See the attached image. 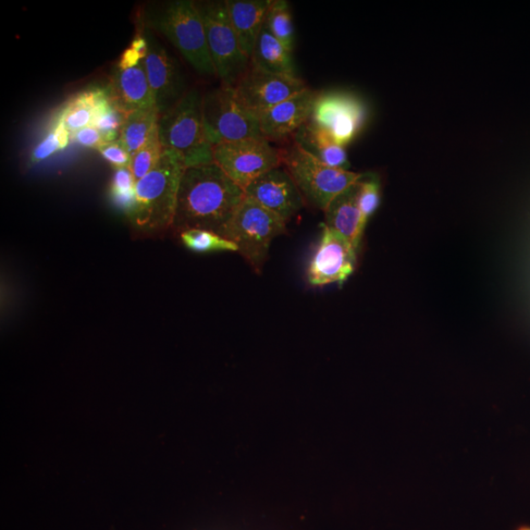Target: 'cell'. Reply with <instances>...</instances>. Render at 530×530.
Wrapping results in <instances>:
<instances>
[{"label": "cell", "instance_id": "52a82bcc", "mask_svg": "<svg viewBox=\"0 0 530 530\" xmlns=\"http://www.w3.org/2000/svg\"><path fill=\"white\" fill-rule=\"evenodd\" d=\"M204 23L209 55L221 85L235 87L251 67L234 31L227 2H195Z\"/></svg>", "mask_w": 530, "mask_h": 530}, {"label": "cell", "instance_id": "6da1fadb", "mask_svg": "<svg viewBox=\"0 0 530 530\" xmlns=\"http://www.w3.org/2000/svg\"><path fill=\"white\" fill-rule=\"evenodd\" d=\"M245 196V190L215 164L188 167L181 179L171 231L179 235L202 229L225 238Z\"/></svg>", "mask_w": 530, "mask_h": 530}, {"label": "cell", "instance_id": "7c38bea8", "mask_svg": "<svg viewBox=\"0 0 530 530\" xmlns=\"http://www.w3.org/2000/svg\"><path fill=\"white\" fill-rule=\"evenodd\" d=\"M357 251L335 230L323 226L317 248L307 267V281L312 286L342 285L353 274Z\"/></svg>", "mask_w": 530, "mask_h": 530}, {"label": "cell", "instance_id": "1f68e13d", "mask_svg": "<svg viewBox=\"0 0 530 530\" xmlns=\"http://www.w3.org/2000/svg\"><path fill=\"white\" fill-rule=\"evenodd\" d=\"M519 530H530V528H529V527H522V528H521V529H519Z\"/></svg>", "mask_w": 530, "mask_h": 530}, {"label": "cell", "instance_id": "4316f807", "mask_svg": "<svg viewBox=\"0 0 530 530\" xmlns=\"http://www.w3.org/2000/svg\"><path fill=\"white\" fill-rule=\"evenodd\" d=\"M70 141L71 133L67 130L64 121L57 116L53 129L34 147L30 163L35 165L45 162L56 153L65 150Z\"/></svg>", "mask_w": 530, "mask_h": 530}, {"label": "cell", "instance_id": "83f0119b", "mask_svg": "<svg viewBox=\"0 0 530 530\" xmlns=\"http://www.w3.org/2000/svg\"><path fill=\"white\" fill-rule=\"evenodd\" d=\"M164 151L165 147L159 141L157 129L149 142L132 156L130 169L135 181L141 180L155 168Z\"/></svg>", "mask_w": 530, "mask_h": 530}, {"label": "cell", "instance_id": "ffe728a7", "mask_svg": "<svg viewBox=\"0 0 530 530\" xmlns=\"http://www.w3.org/2000/svg\"><path fill=\"white\" fill-rule=\"evenodd\" d=\"M251 66L277 75L298 77L292 53L267 30L265 25L255 43Z\"/></svg>", "mask_w": 530, "mask_h": 530}, {"label": "cell", "instance_id": "8fae6325", "mask_svg": "<svg viewBox=\"0 0 530 530\" xmlns=\"http://www.w3.org/2000/svg\"><path fill=\"white\" fill-rule=\"evenodd\" d=\"M141 27L149 45L144 59L145 69L160 116L174 108L186 95L189 92L188 85L177 61L159 44L151 30L142 25Z\"/></svg>", "mask_w": 530, "mask_h": 530}, {"label": "cell", "instance_id": "603a6c76", "mask_svg": "<svg viewBox=\"0 0 530 530\" xmlns=\"http://www.w3.org/2000/svg\"><path fill=\"white\" fill-rule=\"evenodd\" d=\"M265 25L267 30L293 53L295 31L290 5L286 0H273Z\"/></svg>", "mask_w": 530, "mask_h": 530}, {"label": "cell", "instance_id": "f546056e", "mask_svg": "<svg viewBox=\"0 0 530 530\" xmlns=\"http://www.w3.org/2000/svg\"><path fill=\"white\" fill-rule=\"evenodd\" d=\"M107 163L115 168L130 167L132 156L120 140L105 143L97 150Z\"/></svg>", "mask_w": 530, "mask_h": 530}, {"label": "cell", "instance_id": "d4e9b609", "mask_svg": "<svg viewBox=\"0 0 530 530\" xmlns=\"http://www.w3.org/2000/svg\"><path fill=\"white\" fill-rule=\"evenodd\" d=\"M179 238L188 250L195 253L238 252L235 244L212 231L190 229L181 232Z\"/></svg>", "mask_w": 530, "mask_h": 530}, {"label": "cell", "instance_id": "d6986e66", "mask_svg": "<svg viewBox=\"0 0 530 530\" xmlns=\"http://www.w3.org/2000/svg\"><path fill=\"white\" fill-rule=\"evenodd\" d=\"M294 142L323 164L349 170L350 163L345 147L332 141L327 135L307 121L294 135Z\"/></svg>", "mask_w": 530, "mask_h": 530}, {"label": "cell", "instance_id": "5b68a950", "mask_svg": "<svg viewBox=\"0 0 530 530\" xmlns=\"http://www.w3.org/2000/svg\"><path fill=\"white\" fill-rule=\"evenodd\" d=\"M281 159L282 166L297 185L305 202L324 212L338 195L363 177L351 170L333 168L319 162L295 142L281 151Z\"/></svg>", "mask_w": 530, "mask_h": 530}, {"label": "cell", "instance_id": "7402d4cb", "mask_svg": "<svg viewBox=\"0 0 530 530\" xmlns=\"http://www.w3.org/2000/svg\"><path fill=\"white\" fill-rule=\"evenodd\" d=\"M101 89H92L78 94L60 110L57 115L64 121L67 130L72 134L94 125L98 96Z\"/></svg>", "mask_w": 530, "mask_h": 530}, {"label": "cell", "instance_id": "9a60e30c", "mask_svg": "<svg viewBox=\"0 0 530 530\" xmlns=\"http://www.w3.org/2000/svg\"><path fill=\"white\" fill-rule=\"evenodd\" d=\"M317 94L307 87L265 111L258 116L264 137L280 141L297 133L311 119Z\"/></svg>", "mask_w": 530, "mask_h": 530}, {"label": "cell", "instance_id": "484cf974", "mask_svg": "<svg viewBox=\"0 0 530 530\" xmlns=\"http://www.w3.org/2000/svg\"><path fill=\"white\" fill-rule=\"evenodd\" d=\"M135 179L130 167L115 168L110 195L115 205L129 217L135 205Z\"/></svg>", "mask_w": 530, "mask_h": 530}, {"label": "cell", "instance_id": "8992f818", "mask_svg": "<svg viewBox=\"0 0 530 530\" xmlns=\"http://www.w3.org/2000/svg\"><path fill=\"white\" fill-rule=\"evenodd\" d=\"M287 222L245 196L228 226L225 238L237 245L238 253L255 273L261 275L273 241L287 233Z\"/></svg>", "mask_w": 530, "mask_h": 530}, {"label": "cell", "instance_id": "f1b7e54d", "mask_svg": "<svg viewBox=\"0 0 530 530\" xmlns=\"http://www.w3.org/2000/svg\"><path fill=\"white\" fill-rule=\"evenodd\" d=\"M356 202L367 224L380 204V180L376 175H363L357 182Z\"/></svg>", "mask_w": 530, "mask_h": 530}, {"label": "cell", "instance_id": "44dd1931", "mask_svg": "<svg viewBox=\"0 0 530 530\" xmlns=\"http://www.w3.org/2000/svg\"><path fill=\"white\" fill-rule=\"evenodd\" d=\"M158 119L156 108L134 111L125 116L119 140L131 156L149 142L157 130Z\"/></svg>", "mask_w": 530, "mask_h": 530}, {"label": "cell", "instance_id": "3957f363", "mask_svg": "<svg viewBox=\"0 0 530 530\" xmlns=\"http://www.w3.org/2000/svg\"><path fill=\"white\" fill-rule=\"evenodd\" d=\"M141 25L163 35L201 75L216 77L204 23L195 2L175 0L147 6L143 11Z\"/></svg>", "mask_w": 530, "mask_h": 530}, {"label": "cell", "instance_id": "ac0fdd59", "mask_svg": "<svg viewBox=\"0 0 530 530\" xmlns=\"http://www.w3.org/2000/svg\"><path fill=\"white\" fill-rule=\"evenodd\" d=\"M357 183L344 191L325 209V225L359 251L366 222L356 202Z\"/></svg>", "mask_w": 530, "mask_h": 530}, {"label": "cell", "instance_id": "ba28073f", "mask_svg": "<svg viewBox=\"0 0 530 530\" xmlns=\"http://www.w3.org/2000/svg\"><path fill=\"white\" fill-rule=\"evenodd\" d=\"M204 126L213 145L264 137L260 119L240 101L235 88L220 85L203 98Z\"/></svg>", "mask_w": 530, "mask_h": 530}, {"label": "cell", "instance_id": "e0dca14e", "mask_svg": "<svg viewBox=\"0 0 530 530\" xmlns=\"http://www.w3.org/2000/svg\"><path fill=\"white\" fill-rule=\"evenodd\" d=\"M226 2L230 21L242 51L251 59L273 0H226Z\"/></svg>", "mask_w": 530, "mask_h": 530}, {"label": "cell", "instance_id": "4fadbf2b", "mask_svg": "<svg viewBox=\"0 0 530 530\" xmlns=\"http://www.w3.org/2000/svg\"><path fill=\"white\" fill-rule=\"evenodd\" d=\"M234 88L241 103L260 116L269 108L305 90L307 85L299 77L277 75L251 66Z\"/></svg>", "mask_w": 530, "mask_h": 530}, {"label": "cell", "instance_id": "cb8c5ba5", "mask_svg": "<svg viewBox=\"0 0 530 530\" xmlns=\"http://www.w3.org/2000/svg\"><path fill=\"white\" fill-rule=\"evenodd\" d=\"M125 116L111 102L107 91L101 89L93 126L101 132L105 143L119 140Z\"/></svg>", "mask_w": 530, "mask_h": 530}, {"label": "cell", "instance_id": "2e32d148", "mask_svg": "<svg viewBox=\"0 0 530 530\" xmlns=\"http://www.w3.org/2000/svg\"><path fill=\"white\" fill-rule=\"evenodd\" d=\"M106 91L111 102L125 115L137 110L155 108L144 60L132 67L116 66L111 73Z\"/></svg>", "mask_w": 530, "mask_h": 530}, {"label": "cell", "instance_id": "9c48e42d", "mask_svg": "<svg viewBox=\"0 0 530 530\" xmlns=\"http://www.w3.org/2000/svg\"><path fill=\"white\" fill-rule=\"evenodd\" d=\"M214 162L244 190L269 170L282 166L281 151L265 137L215 145Z\"/></svg>", "mask_w": 530, "mask_h": 530}, {"label": "cell", "instance_id": "30bf717a", "mask_svg": "<svg viewBox=\"0 0 530 530\" xmlns=\"http://www.w3.org/2000/svg\"><path fill=\"white\" fill-rule=\"evenodd\" d=\"M366 116L361 98L347 92L329 91L317 94L310 122L345 147L363 129Z\"/></svg>", "mask_w": 530, "mask_h": 530}, {"label": "cell", "instance_id": "277c9868", "mask_svg": "<svg viewBox=\"0 0 530 530\" xmlns=\"http://www.w3.org/2000/svg\"><path fill=\"white\" fill-rule=\"evenodd\" d=\"M204 94L191 89L182 100L158 119V137L165 149L175 151L188 167L215 164L203 118Z\"/></svg>", "mask_w": 530, "mask_h": 530}, {"label": "cell", "instance_id": "4dcf8cb0", "mask_svg": "<svg viewBox=\"0 0 530 530\" xmlns=\"http://www.w3.org/2000/svg\"><path fill=\"white\" fill-rule=\"evenodd\" d=\"M71 140L95 150L100 149L105 144L101 132L94 126L85 127L72 134Z\"/></svg>", "mask_w": 530, "mask_h": 530}, {"label": "cell", "instance_id": "5bb4252c", "mask_svg": "<svg viewBox=\"0 0 530 530\" xmlns=\"http://www.w3.org/2000/svg\"><path fill=\"white\" fill-rule=\"evenodd\" d=\"M245 194L287 224L302 211L305 203L297 185L283 166L255 179L245 189Z\"/></svg>", "mask_w": 530, "mask_h": 530}, {"label": "cell", "instance_id": "7a4b0ae2", "mask_svg": "<svg viewBox=\"0 0 530 530\" xmlns=\"http://www.w3.org/2000/svg\"><path fill=\"white\" fill-rule=\"evenodd\" d=\"M186 169L177 153L165 149L155 168L135 182V205L128 217L135 237L160 238L171 231L180 183Z\"/></svg>", "mask_w": 530, "mask_h": 530}]
</instances>
